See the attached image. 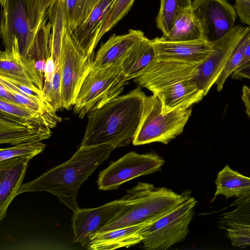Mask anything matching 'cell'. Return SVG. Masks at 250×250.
Wrapping results in <instances>:
<instances>
[{
  "label": "cell",
  "instance_id": "cell-1",
  "mask_svg": "<svg viewBox=\"0 0 250 250\" xmlns=\"http://www.w3.org/2000/svg\"><path fill=\"white\" fill-rule=\"evenodd\" d=\"M146 94L140 87L119 96L88 113L80 146L105 144L115 148L132 142L139 127Z\"/></svg>",
  "mask_w": 250,
  "mask_h": 250
},
{
  "label": "cell",
  "instance_id": "cell-37",
  "mask_svg": "<svg viewBox=\"0 0 250 250\" xmlns=\"http://www.w3.org/2000/svg\"><path fill=\"white\" fill-rule=\"evenodd\" d=\"M242 100L245 106L246 112L250 118V87L247 85L243 86Z\"/></svg>",
  "mask_w": 250,
  "mask_h": 250
},
{
  "label": "cell",
  "instance_id": "cell-36",
  "mask_svg": "<svg viewBox=\"0 0 250 250\" xmlns=\"http://www.w3.org/2000/svg\"><path fill=\"white\" fill-rule=\"evenodd\" d=\"M231 78L235 80L248 79L250 80V62L241 66L231 75Z\"/></svg>",
  "mask_w": 250,
  "mask_h": 250
},
{
  "label": "cell",
  "instance_id": "cell-2",
  "mask_svg": "<svg viewBox=\"0 0 250 250\" xmlns=\"http://www.w3.org/2000/svg\"><path fill=\"white\" fill-rule=\"evenodd\" d=\"M115 148L109 144L79 146L66 162L22 184L17 195L26 192L46 191L57 197L61 202L75 212L79 209L77 197L81 185Z\"/></svg>",
  "mask_w": 250,
  "mask_h": 250
},
{
  "label": "cell",
  "instance_id": "cell-3",
  "mask_svg": "<svg viewBox=\"0 0 250 250\" xmlns=\"http://www.w3.org/2000/svg\"><path fill=\"white\" fill-rule=\"evenodd\" d=\"M188 192L179 194L166 188L138 182L122 197L123 206L120 212L96 233L143 223H151L174 209Z\"/></svg>",
  "mask_w": 250,
  "mask_h": 250
},
{
  "label": "cell",
  "instance_id": "cell-39",
  "mask_svg": "<svg viewBox=\"0 0 250 250\" xmlns=\"http://www.w3.org/2000/svg\"><path fill=\"white\" fill-rule=\"evenodd\" d=\"M250 62V39L248 41L244 51L242 65Z\"/></svg>",
  "mask_w": 250,
  "mask_h": 250
},
{
  "label": "cell",
  "instance_id": "cell-31",
  "mask_svg": "<svg viewBox=\"0 0 250 250\" xmlns=\"http://www.w3.org/2000/svg\"><path fill=\"white\" fill-rule=\"evenodd\" d=\"M42 92L44 99L57 111L63 108L60 64L50 82L44 81Z\"/></svg>",
  "mask_w": 250,
  "mask_h": 250
},
{
  "label": "cell",
  "instance_id": "cell-25",
  "mask_svg": "<svg viewBox=\"0 0 250 250\" xmlns=\"http://www.w3.org/2000/svg\"><path fill=\"white\" fill-rule=\"evenodd\" d=\"M52 28L51 56L55 65L60 64L62 41L65 27L64 0H55L48 16Z\"/></svg>",
  "mask_w": 250,
  "mask_h": 250
},
{
  "label": "cell",
  "instance_id": "cell-40",
  "mask_svg": "<svg viewBox=\"0 0 250 250\" xmlns=\"http://www.w3.org/2000/svg\"><path fill=\"white\" fill-rule=\"evenodd\" d=\"M6 1V0H0V3H1V6L3 5L5 3Z\"/></svg>",
  "mask_w": 250,
  "mask_h": 250
},
{
  "label": "cell",
  "instance_id": "cell-19",
  "mask_svg": "<svg viewBox=\"0 0 250 250\" xmlns=\"http://www.w3.org/2000/svg\"><path fill=\"white\" fill-rule=\"evenodd\" d=\"M190 80L177 82L153 93L161 102L163 113L190 108L202 100L204 92Z\"/></svg>",
  "mask_w": 250,
  "mask_h": 250
},
{
  "label": "cell",
  "instance_id": "cell-29",
  "mask_svg": "<svg viewBox=\"0 0 250 250\" xmlns=\"http://www.w3.org/2000/svg\"><path fill=\"white\" fill-rule=\"evenodd\" d=\"M250 39V32L241 41L229 59L215 84L218 91H221L228 78L242 65L245 48Z\"/></svg>",
  "mask_w": 250,
  "mask_h": 250
},
{
  "label": "cell",
  "instance_id": "cell-13",
  "mask_svg": "<svg viewBox=\"0 0 250 250\" xmlns=\"http://www.w3.org/2000/svg\"><path fill=\"white\" fill-rule=\"evenodd\" d=\"M198 64L157 60L142 75L135 78V82L154 93L169 85L191 79Z\"/></svg>",
  "mask_w": 250,
  "mask_h": 250
},
{
  "label": "cell",
  "instance_id": "cell-5",
  "mask_svg": "<svg viewBox=\"0 0 250 250\" xmlns=\"http://www.w3.org/2000/svg\"><path fill=\"white\" fill-rule=\"evenodd\" d=\"M191 113L190 108L163 113L159 99L154 94L145 95L141 120L133 144L139 146L153 142L168 144L183 132Z\"/></svg>",
  "mask_w": 250,
  "mask_h": 250
},
{
  "label": "cell",
  "instance_id": "cell-14",
  "mask_svg": "<svg viewBox=\"0 0 250 250\" xmlns=\"http://www.w3.org/2000/svg\"><path fill=\"white\" fill-rule=\"evenodd\" d=\"M157 60L173 61L193 64L200 63L212 50V44L204 39L188 42L151 40Z\"/></svg>",
  "mask_w": 250,
  "mask_h": 250
},
{
  "label": "cell",
  "instance_id": "cell-11",
  "mask_svg": "<svg viewBox=\"0 0 250 250\" xmlns=\"http://www.w3.org/2000/svg\"><path fill=\"white\" fill-rule=\"evenodd\" d=\"M192 8L200 23L203 39L209 42L222 38L234 26L237 14L228 0H194Z\"/></svg>",
  "mask_w": 250,
  "mask_h": 250
},
{
  "label": "cell",
  "instance_id": "cell-38",
  "mask_svg": "<svg viewBox=\"0 0 250 250\" xmlns=\"http://www.w3.org/2000/svg\"><path fill=\"white\" fill-rule=\"evenodd\" d=\"M0 100L17 104L14 96L10 90L0 83Z\"/></svg>",
  "mask_w": 250,
  "mask_h": 250
},
{
  "label": "cell",
  "instance_id": "cell-22",
  "mask_svg": "<svg viewBox=\"0 0 250 250\" xmlns=\"http://www.w3.org/2000/svg\"><path fill=\"white\" fill-rule=\"evenodd\" d=\"M157 61L151 40L144 37L122 60L121 67L127 81L142 75Z\"/></svg>",
  "mask_w": 250,
  "mask_h": 250
},
{
  "label": "cell",
  "instance_id": "cell-20",
  "mask_svg": "<svg viewBox=\"0 0 250 250\" xmlns=\"http://www.w3.org/2000/svg\"><path fill=\"white\" fill-rule=\"evenodd\" d=\"M144 37L143 32L134 29L129 30L124 35H113L101 45L94 57L92 68H104L119 62Z\"/></svg>",
  "mask_w": 250,
  "mask_h": 250
},
{
  "label": "cell",
  "instance_id": "cell-12",
  "mask_svg": "<svg viewBox=\"0 0 250 250\" xmlns=\"http://www.w3.org/2000/svg\"><path fill=\"white\" fill-rule=\"evenodd\" d=\"M121 198L92 208H79L71 219L73 242L85 248L90 236L107 225L122 209Z\"/></svg>",
  "mask_w": 250,
  "mask_h": 250
},
{
  "label": "cell",
  "instance_id": "cell-33",
  "mask_svg": "<svg viewBox=\"0 0 250 250\" xmlns=\"http://www.w3.org/2000/svg\"><path fill=\"white\" fill-rule=\"evenodd\" d=\"M135 0H116L109 13L98 36L97 42L129 11Z\"/></svg>",
  "mask_w": 250,
  "mask_h": 250
},
{
  "label": "cell",
  "instance_id": "cell-34",
  "mask_svg": "<svg viewBox=\"0 0 250 250\" xmlns=\"http://www.w3.org/2000/svg\"><path fill=\"white\" fill-rule=\"evenodd\" d=\"M235 9L241 21L250 27V0H235Z\"/></svg>",
  "mask_w": 250,
  "mask_h": 250
},
{
  "label": "cell",
  "instance_id": "cell-23",
  "mask_svg": "<svg viewBox=\"0 0 250 250\" xmlns=\"http://www.w3.org/2000/svg\"><path fill=\"white\" fill-rule=\"evenodd\" d=\"M171 42H188L203 39L200 23L192 7L180 14L169 32L159 38Z\"/></svg>",
  "mask_w": 250,
  "mask_h": 250
},
{
  "label": "cell",
  "instance_id": "cell-10",
  "mask_svg": "<svg viewBox=\"0 0 250 250\" xmlns=\"http://www.w3.org/2000/svg\"><path fill=\"white\" fill-rule=\"evenodd\" d=\"M164 163V159L155 153L129 152L100 171L98 188L103 190L116 189L129 180L158 171Z\"/></svg>",
  "mask_w": 250,
  "mask_h": 250
},
{
  "label": "cell",
  "instance_id": "cell-4",
  "mask_svg": "<svg viewBox=\"0 0 250 250\" xmlns=\"http://www.w3.org/2000/svg\"><path fill=\"white\" fill-rule=\"evenodd\" d=\"M55 0H6L2 5L0 32L5 48L18 40L21 55L27 58L36 34L48 19Z\"/></svg>",
  "mask_w": 250,
  "mask_h": 250
},
{
  "label": "cell",
  "instance_id": "cell-27",
  "mask_svg": "<svg viewBox=\"0 0 250 250\" xmlns=\"http://www.w3.org/2000/svg\"><path fill=\"white\" fill-rule=\"evenodd\" d=\"M191 0H160V7L156 19L157 27L167 34L176 18L184 11L192 7Z\"/></svg>",
  "mask_w": 250,
  "mask_h": 250
},
{
  "label": "cell",
  "instance_id": "cell-26",
  "mask_svg": "<svg viewBox=\"0 0 250 250\" xmlns=\"http://www.w3.org/2000/svg\"><path fill=\"white\" fill-rule=\"evenodd\" d=\"M101 0H64L65 26L73 31L89 16Z\"/></svg>",
  "mask_w": 250,
  "mask_h": 250
},
{
  "label": "cell",
  "instance_id": "cell-28",
  "mask_svg": "<svg viewBox=\"0 0 250 250\" xmlns=\"http://www.w3.org/2000/svg\"><path fill=\"white\" fill-rule=\"evenodd\" d=\"M0 113L4 114L16 120L48 126L50 128L57 124L44 114L31 111L17 104L0 100Z\"/></svg>",
  "mask_w": 250,
  "mask_h": 250
},
{
  "label": "cell",
  "instance_id": "cell-6",
  "mask_svg": "<svg viewBox=\"0 0 250 250\" xmlns=\"http://www.w3.org/2000/svg\"><path fill=\"white\" fill-rule=\"evenodd\" d=\"M122 60L104 68L91 67L74 105V113L80 118L83 119L92 109L100 107L122 92L128 83L121 67Z\"/></svg>",
  "mask_w": 250,
  "mask_h": 250
},
{
  "label": "cell",
  "instance_id": "cell-9",
  "mask_svg": "<svg viewBox=\"0 0 250 250\" xmlns=\"http://www.w3.org/2000/svg\"><path fill=\"white\" fill-rule=\"evenodd\" d=\"M94 59V55L85 57L77 49L65 26L60 61L63 108L68 110L74 106Z\"/></svg>",
  "mask_w": 250,
  "mask_h": 250
},
{
  "label": "cell",
  "instance_id": "cell-15",
  "mask_svg": "<svg viewBox=\"0 0 250 250\" xmlns=\"http://www.w3.org/2000/svg\"><path fill=\"white\" fill-rule=\"evenodd\" d=\"M0 75L34 84L42 91L44 76L37 70L35 61L21 55L16 38L11 48L0 52Z\"/></svg>",
  "mask_w": 250,
  "mask_h": 250
},
{
  "label": "cell",
  "instance_id": "cell-16",
  "mask_svg": "<svg viewBox=\"0 0 250 250\" xmlns=\"http://www.w3.org/2000/svg\"><path fill=\"white\" fill-rule=\"evenodd\" d=\"M116 0H101L88 18L78 27L68 31L77 49L85 57L94 55L97 40Z\"/></svg>",
  "mask_w": 250,
  "mask_h": 250
},
{
  "label": "cell",
  "instance_id": "cell-32",
  "mask_svg": "<svg viewBox=\"0 0 250 250\" xmlns=\"http://www.w3.org/2000/svg\"><path fill=\"white\" fill-rule=\"evenodd\" d=\"M0 83L9 90L41 103L46 102L42 91L35 85L0 75Z\"/></svg>",
  "mask_w": 250,
  "mask_h": 250
},
{
  "label": "cell",
  "instance_id": "cell-8",
  "mask_svg": "<svg viewBox=\"0 0 250 250\" xmlns=\"http://www.w3.org/2000/svg\"><path fill=\"white\" fill-rule=\"evenodd\" d=\"M250 32V27L235 25L225 36L210 42L212 50L195 68L190 82L206 96L215 83L236 47Z\"/></svg>",
  "mask_w": 250,
  "mask_h": 250
},
{
  "label": "cell",
  "instance_id": "cell-7",
  "mask_svg": "<svg viewBox=\"0 0 250 250\" xmlns=\"http://www.w3.org/2000/svg\"><path fill=\"white\" fill-rule=\"evenodd\" d=\"M196 204L189 191L171 211L145 226L141 231L143 248L165 250L183 241L189 232L188 226Z\"/></svg>",
  "mask_w": 250,
  "mask_h": 250
},
{
  "label": "cell",
  "instance_id": "cell-21",
  "mask_svg": "<svg viewBox=\"0 0 250 250\" xmlns=\"http://www.w3.org/2000/svg\"><path fill=\"white\" fill-rule=\"evenodd\" d=\"M147 223H143L101 233L90 237L85 247L90 250H109L127 248L142 242V229Z\"/></svg>",
  "mask_w": 250,
  "mask_h": 250
},
{
  "label": "cell",
  "instance_id": "cell-18",
  "mask_svg": "<svg viewBox=\"0 0 250 250\" xmlns=\"http://www.w3.org/2000/svg\"><path fill=\"white\" fill-rule=\"evenodd\" d=\"M30 161L15 157L0 162V220L5 217L8 206L17 196Z\"/></svg>",
  "mask_w": 250,
  "mask_h": 250
},
{
  "label": "cell",
  "instance_id": "cell-24",
  "mask_svg": "<svg viewBox=\"0 0 250 250\" xmlns=\"http://www.w3.org/2000/svg\"><path fill=\"white\" fill-rule=\"evenodd\" d=\"M215 183L216 191L211 202L220 195L226 199L238 197L250 190V177L232 169L228 165L218 172Z\"/></svg>",
  "mask_w": 250,
  "mask_h": 250
},
{
  "label": "cell",
  "instance_id": "cell-30",
  "mask_svg": "<svg viewBox=\"0 0 250 250\" xmlns=\"http://www.w3.org/2000/svg\"><path fill=\"white\" fill-rule=\"evenodd\" d=\"M45 147L46 145L44 144L41 142H37L1 148L0 162L15 157H24L31 160L34 157L42 152Z\"/></svg>",
  "mask_w": 250,
  "mask_h": 250
},
{
  "label": "cell",
  "instance_id": "cell-35",
  "mask_svg": "<svg viewBox=\"0 0 250 250\" xmlns=\"http://www.w3.org/2000/svg\"><path fill=\"white\" fill-rule=\"evenodd\" d=\"M56 65L52 56L51 55L46 61L44 69V81L50 82L55 74Z\"/></svg>",
  "mask_w": 250,
  "mask_h": 250
},
{
  "label": "cell",
  "instance_id": "cell-17",
  "mask_svg": "<svg viewBox=\"0 0 250 250\" xmlns=\"http://www.w3.org/2000/svg\"><path fill=\"white\" fill-rule=\"evenodd\" d=\"M0 143L13 146L41 142L50 138V128L21 121L0 113Z\"/></svg>",
  "mask_w": 250,
  "mask_h": 250
}]
</instances>
